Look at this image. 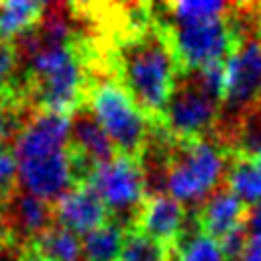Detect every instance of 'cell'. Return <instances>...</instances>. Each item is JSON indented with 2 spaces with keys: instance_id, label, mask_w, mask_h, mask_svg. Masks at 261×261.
<instances>
[{
  "instance_id": "cell-18",
  "label": "cell",
  "mask_w": 261,
  "mask_h": 261,
  "mask_svg": "<svg viewBox=\"0 0 261 261\" xmlns=\"http://www.w3.org/2000/svg\"><path fill=\"white\" fill-rule=\"evenodd\" d=\"M116 261H175V253L169 245L133 226L124 230Z\"/></svg>"
},
{
  "instance_id": "cell-12",
  "label": "cell",
  "mask_w": 261,
  "mask_h": 261,
  "mask_svg": "<svg viewBox=\"0 0 261 261\" xmlns=\"http://www.w3.org/2000/svg\"><path fill=\"white\" fill-rule=\"evenodd\" d=\"M192 210L196 212L200 228L208 237L220 241L222 237L245 224L247 204L230 192L226 181H222L202 204H198Z\"/></svg>"
},
{
  "instance_id": "cell-20",
  "label": "cell",
  "mask_w": 261,
  "mask_h": 261,
  "mask_svg": "<svg viewBox=\"0 0 261 261\" xmlns=\"http://www.w3.org/2000/svg\"><path fill=\"white\" fill-rule=\"evenodd\" d=\"M230 153L261 157V100L239 118L230 141Z\"/></svg>"
},
{
  "instance_id": "cell-17",
  "label": "cell",
  "mask_w": 261,
  "mask_h": 261,
  "mask_svg": "<svg viewBox=\"0 0 261 261\" xmlns=\"http://www.w3.org/2000/svg\"><path fill=\"white\" fill-rule=\"evenodd\" d=\"M45 4L33 2V0H10L0 2V39L12 41L24 31L33 29L41 14Z\"/></svg>"
},
{
  "instance_id": "cell-14",
  "label": "cell",
  "mask_w": 261,
  "mask_h": 261,
  "mask_svg": "<svg viewBox=\"0 0 261 261\" xmlns=\"http://www.w3.org/2000/svg\"><path fill=\"white\" fill-rule=\"evenodd\" d=\"M175 261H226L216 239L208 237L196 218L192 208L186 210V220L177 241L171 245Z\"/></svg>"
},
{
  "instance_id": "cell-9",
  "label": "cell",
  "mask_w": 261,
  "mask_h": 261,
  "mask_svg": "<svg viewBox=\"0 0 261 261\" xmlns=\"http://www.w3.org/2000/svg\"><path fill=\"white\" fill-rule=\"evenodd\" d=\"M53 224V204L24 192L22 188L16 186L12 192L0 198V226L8 241L27 249L41 232Z\"/></svg>"
},
{
  "instance_id": "cell-1",
  "label": "cell",
  "mask_w": 261,
  "mask_h": 261,
  "mask_svg": "<svg viewBox=\"0 0 261 261\" xmlns=\"http://www.w3.org/2000/svg\"><path fill=\"white\" fill-rule=\"evenodd\" d=\"M106 51L112 77L141 112L157 120L179 71V61L165 27L153 18V22L139 31L116 35Z\"/></svg>"
},
{
  "instance_id": "cell-26",
  "label": "cell",
  "mask_w": 261,
  "mask_h": 261,
  "mask_svg": "<svg viewBox=\"0 0 261 261\" xmlns=\"http://www.w3.org/2000/svg\"><path fill=\"white\" fill-rule=\"evenodd\" d=\"M0 241H6V234H4V230H2V226H0Z\"/></svg>"
},
{
  "instance_id": "cell-13",
  "label": "cell",
  "mask_w": 261,
  "mask_h": 261,
  "mask_svg": "<svg viewBox=\"0 0 261 261\" xmlns=\"http://www.w3.org/2000/svg\"><path fill=\"white\" fill-rule=\"evenodd\" d=\"M184 220H186V208L169 194H159L145 198L135 226L147 232L149 237L171 247L181 232Z\"/></svg>"
},
{
  "instance_id": "cell-23",
  "label": "cell",
  "mask_w": 261,
  "mask_h": 261,
  "mask_svg": "<svg viewBox=\"0 0 261 261\" xmlns=\"http://www.w3.org/2000/svg\"><path fill=\"white\" fill-rule=\"evenodd\" d=\"M245 230L247 237L251 241H259L261 243V200L247 206V214H245Z\"/></svg>"
},
{
  "instance_id": "cell-8",
  "label": "cell",
  "mask_w": 261,
  "mask_h": 261,
  "mask_svg": "<svg viewBox=\"0 0 261 261\" xmlns=\"http://www.w3.org/2000/svg\"><path fill=\"white\" fill-rule=\"evenodd\" d=\"M67 151L71 155L80 184H88L92 171L116 157V151L100 126L98 118L84 102L69 112V143Z\"/></svg>"
},
{
  "instance_id": "cell-5",
  "label": "cell",
  "mask_w": 261,
  "mask_h": 261,
  "mask_svg": "<svg viewBox=\"0 0 261 261\" xmlns=\"http://www.w3.org/2000/svg\"><path fill=\"white\" fill-rule=\"evenodd\" d=\"M88 184L104 202L108 220L116 222L122 230H128L137 224L139 212L147 198L139 159L116 155L110 161L98 165L92 171Z\"/></svg>"
},
{
  "instance_id": "cell-16",
  "label": "cell",
  "mask_w": 261,
  "mask_h": 261,
  "mask_svg": "<svg viewBox=\"0 0 261 261\" xmlns=\"http://www.w3.org/2000/svg\"><path fill=\"white\" fill-rule=\"evenodd\" d=\"M230 192L247 206L261 200V157L230 155L228 171L224 177Z\"/></svg>"
},
{
  "instance_id": "cell-15",
  "label": "cell",
  "mask_w": 261,
  "mask_h": 261,
  "mask_svg": "<svg viewBox=\"0 0 261 261\" xmlns=\"http://www.w3.org/2000/svg\"><path fill=\"white\" fill-rule=\"evenodd\" d=\"M27 251L37 261H84L82 239L59 224L41 232L27 247Z\"/></svg>"
},
{
  "instance_id": "cell-25",
  "label": "cell",
  "mask_w": 261,
  "mask_h": 261,
  "mask_svg": "<svg viewBox=\"0 0 261 261\" xmlns=\"http://www.w3.org/2000/svg\"><path fill=\"white\" fill-rule=\"evenodd\" d=\"M234 261H261V243L249 239L247 247L243 249V253Z\"/></svg>"
},
{
  "instance_id": "cell-3",
  "label": "cell",
  "mask_w": 261,
  "mask_h": 261,
  "mask_svg": "<svg viewBox=\"0 0 261 261\" xmlns=\"http://www.w3.org/2000/svg\"><path fill=\"white\" fill-rule=\"evenodd\" d=\"M230 155L212 139H173L165 192L181 206L196 208L224 181Z\"/></svg>"
},
{
  "instance_id": "cell-11",
  "label": "cell",
  "mask_w": 261,
  "mask_h": 261,
  "mask_svg": "<svg viewBox=\"0 0 261 261\" xmlns=\"http://www.w3.org/2000/svg\"><path fill=\"white\" fill-rule=\"evenodd\" d=\"M53 210L55 224L67 228L77 237L88 234L90 230L108 220L106 206L90 184L75 186L57 204H53Z\"/></svg>"
},
{
  "instance_id": "cell-10",
  "label": "cell",
  "mask_w": 261,
  "mask_h": 261,
  "mask_svg": "<svg viewBox=\"0 0 261 261\" xmlns=\"http://www.w3.org/2000/svg\"><path fill=\"white\" fill-rule=\"evenodd\" d=\"M69 143V116L51 110H39L12 147V155L18 161L45 157L65 151Z\"/></svg>"
},
{
  "instance_id": "cell-2",
  "label": "cell",
  "mask_w": 261,
  "mask_h": 261,
  "mask_svg": "<svg viewBox=\"0 0 261 261\" xmlns=\"http://www.w3.org/2000/svg\"><path fill=\"white\" fill-rule=\"evenodd\" d=\"M224 92V63L179 67L157 124L179 141L210 139Z\"/></svg>"
},
{
  "instance_id": "cell-4",
  "label": "cell",
  "mask_w": 261,
  "mask_h": 261,
  "mask_svg": "<svg viewBox=\"0 0 261 261\" xmlns=\"http://www.w3.org/2000/svg\"><path fill=\"white\" fill-rule=\"evenodd\" d=\"M108 135L116 155L139 159L155 120L141 112L112 75L92 77L84 100Z\"/></svg>"
},
{
  "instance_id": "cell-21",
  "label": "cell",
  "mask_w": 261,
  "mask_h": 261,
  "mask_svg": "<svg viewBox=\"0 0 261 261\" xmlns=\"http://www.w3.org/2000/svg\"><path fill=\"white\" fill-rule=\"evenodd\" d=\"M16 188V159L10 149L0 147V198Z\"/></svg>"
},
{
  "instance_id": "cell-7",
  "label": "cell",
  "mask_w": 261,
  "mask_h": 261,
  "mask_svg": "<svg viewBox=\"0 0 261 261\" xmlns=\"http://www.w3.org/2000/svg\"><path fill=\"white\" fill-rule=\"evenodd\" d=\"M16 186L49 204H57L67 192L80 186V179L71 155L65 149L45 157L18 161Z\"/></svg>"
},
{
  "instance_id": "cell-19",
  "label": "cell",
  "mask_w": 261,
  "mask_h": 261,
  "mask_svg": "<svg viewBox=\"0 0 261 261\" xmlns=\"http://www.w3.org/2000/svg\"><path fill=\"white\" fill-rule=\"evenodd\" d=\"M122 237L124 230L112 220H106L88 234L80 237L84 261H116L120 253Z\"/></svg>"
},
{
  "instance_id": "cell-22",
  "label": "cell",
  "mask_w": 261,
  "mask_h": 261,
  "mask_svg": "<svg viewBox=\"0 0 261 261\" xmlns=\"http://www.w3.org/2000/svg\"><path fill=\"white\" fill-rule=\"evenodd\" d=\"M18 67V59H16V51L12 41H4L0 39V82L8 84Z\"/></svg>"
},
{
  "instance_id": "cell-24",
  "label": "cell",
  "mask_w": 261,
  "mask_h": 261,
  "mask_svg": "<svg viewBox=\"0 0 261 261\" xmlns=\"http://www.w3.org/2000/svg\"><path fill=\"white\" fill-rule=\"evenodd\" d=\"M0 261H27V249L8 239L0 241Z\"/></svg>"
},
{
  "instance_id": "cell-6",
  "label": "cell",
  "mask_w": 261,
  "mask_h": 261,
  "mask_svg": "<svg viewBox=\"0 0 261 261\" xmlns=\"http://www.w3.org/2000/svg\"><path fill=\"white\" fill-rule=\"evenodd\" d=\"M179 67H204L224 63L234 47V37L226 24V14L206 20L165 22Z\"/></svg>"
}]
</instances>
